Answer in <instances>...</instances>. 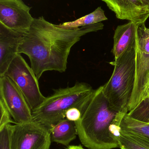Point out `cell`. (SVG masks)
<instances>
[{"mask_svg": "<svg viewBox=\"0 0 149 149\" xmlns=\"http://www.w3.org/2000/svg\"><path fill=\"white\" fill-rule=\"evenodd\" d=\"M103 28L104 24L100 22L77 29H64L43 16L34 18L29 30L23 35L18 53L28 56L38 79L45 72H65L73 46L83 36Z\"/></svg>", "mask_w": 149, "mask_h": 149, "instance_id": "1", "label": "cell"}, {"mask_svg": "<svg viewBox=\"0 0 149 149\" xmlns=\"http://www.w3.org/2000/svg\"><path fill=\"white\" fill-rule=\"evenodd\" d=\"M102 89L103 86L94 89L81 118L75 122L80 142L89 149L119 148L121 123L126 114L111 106Z\"/></svg>", "mask_w": 149, "mask_h": 149, "instance_id": "2", "label": "cell"}, {"mask_svg": "<svg viewBox=\"0 0 149 149\" xmlns=\"http://www.w3.org/2000/svg\"><path fill=\"white\" fill-rule=\"evenodd\" d=\"M94 89L85 82L77 81L72 87L53 89L52 94L32 111V121L50 128L66 118V111L76 107L83 113Z\"/></svg>", "mask_w": 149, "mask_h": 149, "instance_id": "3", "label": "cell"}, {"mask_svg": "<svg viewBox=\"0 0 149 149\" xmlns=\"http://www.w3.org/2000/svg\"><path fill=\"white\" fill-rule=\"evenodd\" d=\"M136 44L137 36L123 54L110 63L114 69L108 81L103 86L102 92L111 106L125 114L128 113L135 81Z\"/></svg>", "mask_w": 149, "mask_h": 149, "instance_id": "4", "label": "cell"}, {"mask_svg": "<svg viewBox=\"0 0 149 149\" xmlns=\"http://www.w3.org/2000/svg\"><path fill=\"white\" fill-rule=\"evenodd\" d=\"M4 75L11 79L18 86L32 111L45 99L40 91L38 79L34 71L21 54L17 55Z\"/></svg>", "mask_w": 149, "mask_h": 149, "instance_id": "5", "label": "cell"}, {"mask_svg": "<svg viewBox=\"0 0 149 149\" xmlns=\"http://www.w3.org/2000/svg\"><path fill=\"white\" fill-rule=\"evenodd\" d=\"M51 142L50 129L39 123L12 125L11 149H50Z\"/></svg>", "mask_w": 149, "mask_h": 149, "instance_id": "6", "label": "cell"}, {"mask_svg": "<svg viewBox=\"0 0 149 149\" xmlns=\"http://www.w3.org/2000/svg\"><path fill=\"white\" fill-rule=\"evenodd\" d=\"M0 100L9 112L15 123L32 121V110L15 83L8 77H0Z\"/></svg>", "mask_w": 149, "mask_h": 149, "instance_id": "7", "label": "cell"}, {"mask_svg": "<svg viewBox=\"0 0 149 149\" xmlns=\"http://www.w3.org/2000/svg\"><path fill=\"white\" fill-rule=\"evenodd\" d=\"M31 7L22 0H0V23L24 35L29 30L34 18Z\"/></svg>", "mask_w": 149, "mask_h": 149, "instance_id": "8", "label": "cell"}, {"mask_svg": "<svg viewBox=\"0 0 149 149\" xmlns=\"http://www.w3.org/2000/svg\"><path fill=\"white\" fill-rule=\"evenodd\" d=\"M116 17L128 20L137 24L145 23L149 17V12L141 0H101Z\"/></svg>", "mask_w": 149, "mask_h": 149, "instance_id": "9", "label": "cell"}, {"mask_svg": "<svg viewBox=\"0 0 149 149\" xmlns=\"http://www.w3.org/2000/svg\"><path fill=\"white\" fill-rule=\"evenodd\" d=\"M23 35L0 23V77L3 76L14 58Z\"/></svg>", "mask_w": 149, "mask_h": 149, "instance_id": "10", "label": "cell"}, {"mask_svg": "<svg viewBox=\"0 0 149 149\" xmlns=\"http://www.w3.org/2000/svg\"><path fill=\"white\" fill-rule=\"evenodd\" d=\"M149 89V55L140 52L136 44V68L134 87L129 105L130 110L134 109L148 95Z\"/></svg>", "mask_w": 149, "mask_h": 149, "instance_id": "11", "label": "cell"}, {"mask_svg": "<svg viewBox=\"0 0 149 149\" xmlns=\"http://www.w3.org/2000/svg\"><path fill=\"white\" fill-rule=\"evenodd\" d=\"M138 25L129 22L116 28L114 35L113 47L112 50L115 59L119 58L135 40Z\"/></svg>", "mask_w": 149, "mask_h": 149, "instance_id": "12", "label": "cell"}, {"mask_svg": "<svg viewBox=\"0 0 149 149\" xmlns=\"http://www.w3.org/2000/svg\"><path fill=\"white\" fill-rule=\"evenodd\" d=\"M50 131L52 142L64 146L69 145L78 135L75 122L66 118L52 126Z\"/></svg>", "mask_w": 149, "mask_h": 149, "instance_id": "13", "label": "cell"}, {"mask_svg": "<svg viewBox=\"0 0 149 149\" xmlns=\"http://www.w3.org/2000/svg\"><path fill=\"white\" fill-rule=\"evenodd\" d=\"M105 11L101 7H98L93 12L71 22H65L58 24L59 27L66 29H74L80 27L92 25L107 20Z\"/></svg>", "mask_w": 149, "mask_h": 149, "instance_id": "14", "label": "cell"}, {"mask_svg": "<svg viewBox=\"0 0 149 149\" xmlns=\"http://www.w3.org/2000/svg\"><path fill=\"white\" fill-rule=\"evenodd\" d=\"M121 149H149V141L130 132L121 130L119 138Z\"/></svg>", "mask_w": 149, "mask_h": 149, "instance_id": "15", "label": "cell"}, {"mask_svg": "<svg viewBox=\"0 0 149 149\" xmlns=\"http://www.w3.org/2000/svg\"><path fill=\"white\" fill-rule=\"evenodd\" d=\"M120 127L121 130L138 135L149 141V123L135 120L127 114L122 121Z\"/></svg>", "mask_w": 149, "mask_h": 149, "instance_id": "16", "label": "cell"}, {"mask_svg": "<svg viewBox=\"0 0 149 149\" xmlns=\"http://www.w3.org/2000/svg\"><path fill=\"white\" fill-rule=\"evenodd\" d=\"M127 114L135 120L149 123V97L141 101L137 107Z\"/></svg>", "mask_w": 149, "mask_h": 149, "instance_id": "17", "label": "cell"}, {"mask_svg": "<svg viewBox=\"0 0 149 149\" xmlns=\"http://www.w3.org/2000/svg\"><path fill=\"white\" fill-rule=\"evenodd\" d=\"M137 37L140 52L144 55H149V29L145 23L138 25Z\"/></svg>", "mask_w": 149, "mask_h": 149, "instance_id": "18", "label": "cell"}, {"mask_svg": "<svg viewBox=\"0 0 149 149\" xmlns=\"http://www.w3.org/2000/svg\"><path fill=\"white\" fill-rule=\"evenodd\" d=\"M12 125L8 124L0 129V149H11Z\"/></svg>", "mask_w": 149, "mask_h": 149, "instance_id": "19", "label": "cell"}, {"mask_svg": "<svg viewBox=\"0 0 149 149\" xmlns=\"http://www.w3.org/2000/svg\"><path fill=\"white\" fill-rule=\"evenodd\" d=\"M0 110H1V120H0V129L7 124L13 123L11 116L9 112L4 106L3 102L0 100Z\"/></svg>", "mask_w": 149, "mask_h": 149, "instance_id": "20", "label": "cell"}, {"mask_svg": "<svg viewBox=\"0 0 149 149\" xmlns=\"http://www.w3.org/2000/svg\"><path fill=\"white\" fill-rule=\"evenodd\" d=\"M82 113L79 109L76 107L71 108L66 111L65 117L66 119L71 121H78L81 118Z\"/></svg>", "mask_w": 149, "mask_h": 149, "instance_id": "21", "label": "cell"}, {"mask_svg": "<svg viewBox=\"0 0 149 149\" xmlns=\"http://www.w3.org/2000/svg\"><path fill=\"white\" fill-rule=\"evenodd\" d=\"M67 149H85L80 145H71Z\"/></svg>", "mask_w": 149, "mask_h": 149, "instance_id": "22", "label": "cell"}, {"mask_svg": "<svg viewBox=\"0 0 149 149\" xmlns=\"http://www.w3.org/2000/svg\"><path fill=\"white\" fill-rule=\"evenodd\" d=\"M149 12V0H141Z\"/></svg>", "mask_w": 149, "mask_h": 149, "instance_id": "23", "label": "cell"}]
</instances>
